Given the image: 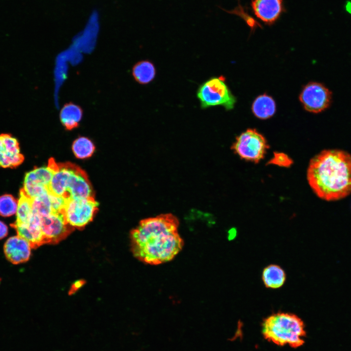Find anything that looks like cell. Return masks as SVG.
Listing matches in <instances>:
<instances>
[{
	"label": "cell",
	"mask_w": 351,
	"mask_h": 351,
	"mask_svg": "<svg viewBox=\"0 0 351 351\" xmlns=\"http://www.w3.org/2000/svg\"><path fill=\"white\" fill-rule=\"evenodd\" d=\"M179 221L171 214L141 220L130 233L134 256L146 264L156 265L172 260L182 249Z\"/></svg>",
	"instance_id": "obj_1"
},
{
	"label": "cell",
	"mask_w": 351,
	"mask_h": 351,
	"mask_svg": "<svg viewBox=\"0 0 351 351\" xmlns=\"http://www.w3.org/2000/svg\"><path fill=\"white\" fill-rule=\"evenodd\" d=\"M307 177L320 199L334 201L345 198L351 194V155L340 149L322 151L311 159Z\"/></svg>",
	"instance_id": "obj_2"
},
{
	"label": "cell",
	"mask_w": 351,
	"mask_h": 351,
	"mask_svg": "<svg viewBox=\"0 0 351 351\" xmlns=\"http://www.w3.org/2000/svg\"><path fill=\"white\" fill-rule=\"evenodd\" d=\"M261 331L266 340L278 346L297 348L305 342L304 322L292 313L279 312L269 316L262 322Z\"/></svg>",
	"instance_id": "obj_3"
},
{
	"label": "cell",
	"mask_w": 351,
	"mask_h": 351,
	"mask_svg": "<svg viewBox=\"0 0 351 351\" xmlns=\"http://www.w3.org/2000/svg\"><path fill=\"white\" fill-rule=\"evenodd\" d=\"M197 97L202 109L222 106L227 110H231L236 102L222 76L211 78L200 85Z\"/></svg>",
	"instance_id": "obj_4"
},
{
	"label": "cell",
	"mask_w": 351,
	"mask_h": 351,
	"mask_svg": "<svg viewBox=\"0 0 351 351\" xmlns=\"http://www.w3.org/2000/svg\"><path fill=\"white\" fill-rule=\"evenodd\" d=\"M269 146L264 136L255 129H248L236 137L231 149L242 159L258 163Z\"/></svg>",
	"instance_id": "obj_5"
},
{
	"label": "cell",
	"mask_w": 351,
	"mask_h": 351,
	"mask_svg": "<svg viewBox=\"0 0 351 351\" xmlns=\"http://www.w3.org/2000/svg\"><path fill=\"white\" fill-rule=\"evenodd\" d=\"M98 206L94 197L69 199L63 214L70 225L81 229L93 220Z\"/></svg>",
	"instance_id": "obj_6"
},
{
	"label": "cell",
	"mask_w": 351,
	"mask_h": 351,
	"mask_svg": "<svg viewBox=\"0 0 351 351\" xmlns=\"http://www.w3.org/2000/svg\"><path fill=\"white\" fill-rule=\"evenodd\" d=\"M57 165L51 158L47 166L35 168L26 173L22 189L29 197L34 198L49 192L48 187Z\"/></svg>",
	"instance_id": "obj_7"
},
{
	"label": "cell",
	"mask_w": 351,
	"mask_h": 351,
	"mask_svg": "<svg viewBox=\"0 0 351 351\" xmlns=\"http://www.w3.org/2000/svg\"><path fill=\"white\" fill-rule=\"evenodd\" d=\"M332 98L331 92L323 84L310 82L303 88L299 98L307 111L318 113L330 106Z\"/></svg>",
	"instance_id": "obj_8"
},
{
	"label": "cell",
	"mask_w": 351,
	"mask_h": 351,
	"mask_svg": "<svg viewBox=\"0 0 351 351\" xmlns=\"http://www.w3.org/2000/svg\"><path fill=\"white\" fill-rule=\"evenodd\" d=\"M40 228L45 244H56L74 229L66 221L63 213H52L40 217Z\"/></svg>",
	"instance_id": "obj_9"
},
{
	"label": "cell",
	"mask_w": 351,
	"mask_h": 351,
	"mask_svg": "<svg viewBox=\"0 0 351 351\" xmlns=\"http://www.w3.org/2000/svg\"><path fill=\"white\" fill-rule=\"evenodd\" d=\"M251 7L257 19L269 25L279 20L285 11L283 0H252Z\"/></svg>",
	"instance_id": "obj_10"
},
{
	"label": "cell",
	"mask_w": 351,
	"mask_h": 351,
	"mask_svg": "<svg viewBox=\"0 0 351 351\" xmlns=\"http://www.w3.org/2000/svg\"><path fill=\"white\" fill-rule=\"evenodd\" d=\"M23 160L17 139L9 134H0V167H16Z\"/></svg>",
	"instance_id": "obj_11"
},
{
	"label": "cell",
	"mask_w": 351,
	"mask_h": 351,
	"mask_svg": "<svg viewBox=\"0 0 351 351\" xmlns=\"http://www.w3.org/2000/svg\"><path fill=\"white\" fill-rule=\"evenodd\" d=\"M67 196L74 199L94 197L92 186L86 173L77 166L69 178Z\"/></svg>",
	"instance_id": "obj_12"
},
{
	"label": "cell",
	"mask_w": 351,
	"mask_h": 351,
	"mask_svg": "<svg viewBox=\"0 0 351 351\" xmlns=\"http://www.w3.org/2000/svg\"><path fill=\"white\" fill-rule=\"evenodd\" d=\"M10 226L14 228L18 235L26 239L32 248L36 249L45 244L40 228V217L33 213L29 221L26 223H13Z\"/></svg>",
	"instance_id": "obj_13"
},
{
	"label": "cell",
	"mask_w": 351,
	"mask_h": 351,
	"mask_svg": "<svg viewBox=\"0 0 351 351\" xmlns=\"http://www.w3.org/2000/svg\"><path fill=\"white\" fill-rule=\"evenodd\" d=\"M31 248L26 239L17 235L9 237L6 241L3 250L9 261L14 264H19L29 260Z\"/></svg>",
	"instance_id": "obj_14"
},
{
	"label": "cell",
	"mask_w": 351,
	"mask_h": 351,
	"mask_svg": "<svg viewBox=\"0 0 351 351\" xmlns=\"http://www.w3.org/2000/svg\"><path fill=\"white\" fill-rule=\"evenodd\" d=\"M76 165L70 163H57L51 182L48 187L52 194L67 196V190L69 178Z\"/></svg>",
	"instance_id": "obj_15"
},
{
	"label": "cell",
	"mask_w": 351,
	"mask_h": 351,
	"mask_svg": "<svg viewBox=\"0 0 351 351\" xmlns=\"http://www.w3.org/2000/svg\"><path fill=\"white\" fill-rule=\"evenodd\" d=\"M83 116L82 108L72 102L64 104L59 112L60 121L67 130H72L77 128Z\"/></svg>",
	"instance_id": "obj_16"
},
{
	"label": "cell",
	"mask_w": 351,
	"mask_h": 351,
	"mask_svg": "<svg viewBox=\"0 0 351 351\" xmlns=\"http://www.w3.org/2000/svg\"><path fill=\"white\" fill-rule=\"evenodd\" d=\"M286 273L279 266L271 264L266 267L262 274V279L266 288L277 289L284 284Z\"/></svg>",
	"instance_id": "obj_17"
},
{
	"label": "cell",
	"mask_w": 351,
	"mask_h": 351,
	"mask_svg": "<svg viewBox=\"0 0 351 351\" xmlns=\"http://www.w3.org/2000/svg\"><path fill=\"white\" fill-rule=\"evenodd\" d=\"M156 75V67L148 60H141L132 68V75L135 80L140 84H147L152 82Z\"/></svg>",
	"instance_id": "obj_18"
},
{
	"label": "cell",
	"mask_w": 351,
	"mask_h": 351,
	"mask_svg": "<svg viewBox=\"0 0 351 351\" xmlns=\"http://www.w3.org/2000/svg\"><path fill=\"white\" fill-rule=\"evenodd\" d=\"M276 106L273 98L267 95L258 97L254 101L252 111L258 118L265 119L272 117L275 113Z\"/></svg>",
	"instance_id": "obj_19"
},
{
	"label": "cell",
	"mask_w": 351,
	"mask_h": 351,
	"mask_svg": "<svg viewBox=\"0 0 351 351\" xmlns=\"http://www.w3.org/2000/svg\"><path fill=\"white\" fill-rule=\"evenodd\" d=\"M32 214V198L29 197L21 188L20 190V197L18 201L17 219L15 223L18 224L27 223Z\"/></svg>",
	"instance_id": "obj_20"
},
{
	"label": "cell",
	"mask_w": 351,
	"mask_h": 351,
	"mask_svg": "<svg viewBox=\"0 0 351 351\" xmlns=\"http://www.w3.org/2000/svg\"><path fill=\"white\" fill-rule=\"evenodd\" d=\"M95 149L92 141L85 136H80L74 140L72 150L78 158L84 159L91 156Z\"/></svg>",
	"instance_id": "obj_21"
},
{
	"label": "cell",
	"mask_w": 351,
	"mask_h": 351,
	"mask_svg": "<svg viewBox=\"0 0 351 351\" xmlns=\"http://www.w3.org/2000/svg\"><path fill=\"white\" fill-rule=\"evenodd\" d=\"M32 206L33 213L40 217L52 213L49 193L32 198Z\"/></svg>",
	"instance_id": "obj_22"
},
{
	"label": "cell",
	"mask_w": 351,
	"mask_h": 351,
	"mask_svg": "<svg viewBox=\"0 0 351 351\" xmlns=\"http://www.w3.org/2000/svg\"><path fill=\"white\" fill-rule=\"evenodd\" d=\"M18 201L11 195H4L0 196V215L8 217L17 213Z\"/></svg>",
	"instance_id": "obj_23"
},
{
	"label": "cell",
	"mask_w": 351,
	"mask_h": 351,
	"mask_svg": "<svg viewBox=\"0 0 351 351\" xmlns=\"http://www.w3.org/2000/svg\"><path fill=\"white\" fill-rule=\"evenodd\" d=\"M292 163V160L287 155L282 152H274L273 157L267 163L268 164L286 168L290 167Z\"/></svg>",
	"instance_id": "obj_24"
},
{
	"label": "cell",
	"mask_w": 351,
	"mask_h": 351,
	"mask_svg": "<svg viewBox=\"0 0 351 351\" xmlns=\"http://www.w3.org/2000/svg\"><path fill=\"white\" fill-rule=\"evenodd\" d=\"M52 213H63L69 198L49 193Z\"/></svg>",
	"instance_id": "obj_25"
},
{
	"label": "cell",
	"mask_w": 351,
	"mask_h": 351,
	"mask_svg": "<svg viewBox=\"0 0 351 351\" xmlns=\"http://www.w3.org/2000/svg\"><path fill=\"white\" fill-rule=\"evenodd\" d=\"M8 228L2 221H0V239L6 237L8 234Z\"/></svg>",
	"instance_id": "obj_26"
},
{
	"label": "cell",
	"mask_w": 351,
	"mask_h": 351,
	"mask_svg": "<svg viewBox=\"0 0 351 351\" xmlns=\"http://www.w3.org/2000/svg\"><path fill=\"white\" fill-rule=\"evenodd\" d=\"M85 281L83 280H78L76 282H75L71 286L70 291H69V294H72V293H74L76 291H77L78 289L81 288L83 285L85 284Z\"/></svg>",
	"instance_id": "obj_27"
},
{
	"label": "cell",
	"mask_w": 351,
	"mask_h": 351,
	"mask_svg": "<svg viewBox=\"0 0 351 351\" xmlns=\"http://www.w3.org/2000/svg\"></svg>",
	"instance_id": "obj_28"
}]
</instances>
